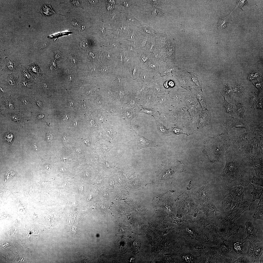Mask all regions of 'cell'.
Returning a JSON list of instances; mask_svg holds the SVG:
<instances>
[{
    "instance_id": "1",
    "label": "cell",
    "mask_w": 263,
    "mask_h": 263,
    "mask_svg": "<svg viewBox=\"0 0 263 263\" xmlns=\"http://www.w3.org/2000/svg\"><path fill=\"white\" fill-rule=\"evenodd\" d=\"M225 155L226 163L216 183L221 188L229 190L237 186H247L254 176L253 169L247 159L238 150L229 147Z\"/></svg>"
},
{
    "instance_id": "2",
    "label": "cell",
    "mask_w": 263,
    "mask_h": 263,
    "mask_svg": "<svg viewBox=\"0 0 263 263\" xmlns=\"http://www.w3.org/2000/svg\"><path fill=\"white\" fill-rule=\"evenodd\" d=\"M58 16L59 18V26L62 30L66 29L72 32H83L86 28L85 14L82 8H74Z\"/></svg>"
},
{
    "instance_id": "3",
    "label": "cell",
    "mask_w": 263,
    "mask_h": 263,
    "mask_svg": "<svg viewBox=\"0 0 263 263\" xmlns=\"http://www.w3.org/2000/svg\"><path fill=\"white\" fill-rule=\"evenodd\" d=\"M228 136L224 134L208 138L204 142V150L211 164L221 161L230 147Z\"/></svg>"
},
{
    "instance_id": "4",
    "label": "cell",
    "mask_w": 263,
    "mask_h": 263,
    "mask_svg": "<svg viewBox=\"0 0 263 263\" xmlns=\"http://www.w3.org/2000/svg\"><path fill=\"white\" fill-rule=\"evenodd\" d=\"M162 178L166 179H175L184 171L185 166L180 161L167 159L162 163Z\"/></svg>"
},
{
    "instance_id": "5",
    "label": "cell",
    "mask_w": 263,
    "mask_h": 263,
    "mask_svg": "<svg viewBox=\"0 0 263 263\" xmlns=\"http://www.w3.org/2000/svg\"><path fill=\"white\" fill-rule=\"evenodd\" d=\"M229 193L226 195L222 201L225 210H230L243 200L244 191L242 186H237L229 189Z\"/></svg>"
},
{
    "instance_id": "6",
    "label": "cell",
    "mask_w": 263,
    "mask_h": 263,
    "mask_svg": "<svg viewBox=\"0 0 263 263\" xmlns=\"http://www.w3.org/2000/svg\"><path fill=\"white\" fill-rule=\"evenodd\" d=\"M0 60V69L1 71L0 73L17 72L21 71L22 66L21 59L7 58Z\"/></svg>"
},
{
    "instance_id": "7",
    "label": "cell",
    "mask_w": 263,
    "mask_h": 263,
    "mask_svg": "<svg viewBox=\"0 0 263 263\" xmlns=\"http://www.w3.org/2000/svg\"><path fill=\"white\" fill-rule=\"evenodd\" d=\"M246 229L245 232L247 234L246 237L242 240L240 242L243 244L244 243H249V244L252 245L256 244L257 242H260L258 239L257 234L258 231V229L254 227L251 221L245 223Z\"/></svg>"
},
{
    "instance_id": "8",
    "label": "cell",
    "mask_w": 263,
    "mask_h": 263,
    "mask_svg": "<svg viewBox=\"0 0 263 263\" xmlns=\"http://www.w3.org/2000/svg\"><path fill=\"white\" fill-rule=\"evenodd\" d=\"M252 203L243 200V201L235 205L228 217V219L234 222L245 211L250 210Z\"/></svg>"
},
{
    "instance_id": "9",
    "label": "cell",
    "mask_w": 263,
    "mask_h": 263,
    "mask_svg": "<svg viewBox=\"0 0 263 263\" xmlns=\"http://www.w3.org/2000/svg\"><path fill=\"white\" fill-rule=\"evenodd\" d=\"M59 10L66 12L74 8H83L82 0H59Z\"/></svg>"
},
{
    "instance_id": "10",
    "label": "cell",
    "mask_w": 263,
    "mask_h": 263,
    "mask_svg": "<svg viewBox=\"0 0 263 263\" xmlns=\"http://www.w3.org/2000/svg\"><path fill=\"white\" fill-rule=\"evenodd\" d=\"M102 109L105 111L109 116H121V107L118 101L107 103Z\"/></svg>"
},
{
    "instance_id": "11",
    "label": "cell",
    "mask_w": 263,
    "mask_h": 263,
    "mask_svg": "<svg viewBox=\"0 0 263 263\" xmlns=\"http://www.w3.org/2000/svg\"><path fill=\"white\" fill-rule=\"evenodd\" d=\"M233 117L227 120L224 124L227 131H229L234 127L238 128H244L247 131L249 129L247 125Z\"/></svg>"
},
{
    "instance_id": "12",
    "label": "cell",
    "mask_w": 263,
    "mask_h": 263,
    "mask_svg": "<svg viewBox=\"0 0 263 263\" xmlns=\"http://www.w3.org/2000/svg\"><path fill=\"white\" fill-rule=\"evenodd\" d=\"M137 148L138 150L147 147H157L158 143L149 140L138 135V136Z\"/></svg>"
},
{
    "instance_id": "13",
    "label": "cell",
    "mask_w": 263,
    "mask_h": 263,
    "mask_svg": "<svg viewBox=\"0 0 263 263\" xmlns=\"http://www.w3.org/2000/svg\"><path fill=\"white\" fill-rule=\"evenodd\" d=\"M263 252V246H256V244H249L248 249L246 253L250 257L255 259L259 258Z\"/></svg>"
},
{
    "instance_id": "14",
    "label": "cell",
    "mask_w": 263,
    "mask_h": 263,
    "mask_svg": "<svg viewBox=\"0 0 263 263\" xmlns=\"http://www.w3.org/2000/svg\"><path fill=\"white\" fill-rule=\"evenodd\" d=\"M160 62L150 58L143 68L154 74H159Z\"/></svg>"
},
{
    "instance_id": "15",
    "label": "cell",
    "mask_w": 263,
    "mask_h": 263,
    "mask_svg": "<svg viewBox=\"0 0 263 263\" xmlns=\"http://www.w3.org/2000/svg\"><path fill=\"white\" fill-rule=\"evenodd\" d=\"M250 184L254 187L253 191L251 193L253 196V201H254L256 199H260L263 197V187L260 186H255L251 183Z\"/></svg>"
},
{
    "instance_id": "16",
    "label": "cell",
    "mask_w": 263,
    "mask_h": 263,
    "mask_svg": "<svg viewBox=\"0 0 263 263\" xmlns=\"http://www.w3.org/2000/svg\"><path fill=\"white\" fill-rule=\"evenodd\" d=\"M140 75L142 82L148 83L151 82L155 75L149 72L146 69L142 68Z\"/></svg>"
},
{
    "instance_id": "17",
    "label": "cell",
    "mask_w": 263,
    "mask_h": 263,
    "mask_svg": "<svg viewBox=\"0 0 263 263\" xmlns=\"http://www.w3.org/2000/svg\"><path fill=\"white\" fill-rule=\"evenodd\" d=\"M40 12L44 17L50 16L53 14H56L52 8L50 4H43Z\"/></svg>"
},
{
    "instance_id": "18",
    "label": "cell",
    "mask_w": 263,
    "mask_h": 263,
    "mask_svg": "<svg viewBox=\"0 0 263 263\" xmlns=\"http://www.w3.org/2000/svg\"><path fill=\"white\" fill-rule=\"evenodd\" d=\"M258 206L253 217L254 219H263V197L260 199Z\"/></svg>"
},
{
    "instance_id": "19",
    "label": "cell",
    "mask_w": 263,
    "mask_h": 263,
    "mask_svg": "<svg viewBox=\"0 0 263 263\" xmlns=\"http://www.w3.org/2000/svg\"><path fill=\"white\" fill-rule=\"evenodd\" d=\"M235 102L236 106L235 112L239 117L242 118L246 108L244 105L239 101L235 100Z\"/></svg>"
},
{
    "instance_id": "20",
    "label": "cell",
    "mask_w": 263,
    "mask_h": 263,
    "mask_svg": "<svg viewBox=\"0 0 263 263\" xmlns=\"http://www.w3.org/2000/svg\"><path fill=\"white\" fill-rule=\"evenodd\" d=\"M232 88L235 95L238 98H241L245 90L242 84H237Z\"/></svg>"
},
{
    "instance_id": "21",
    "label": "cell",
    "mask_w": 263,
    "mask_h": 263,
    "mask_svg": "<svg viewBox=\"0 0 263 263\" xmlns=\"http://www.w3.org/2000/svg\"><path fill=\"white\" fill-rule=\"evenodd\" d=\"M234 105L229 103L227 101H226L224 97V100L223 101L222 105V110L225 113L233 115L234 114L233 112Z\"/></svg>"
},
{
    "instance_id": "22",
    "label": "cell",
    "mask_w": 263,
    "mask_h": 263,
    "mask_svg": "<svg viewBox=\"0 0 263 263\" xmlns=\"http://www.w3.org/2000/svg\"><path fill=\"white\" fill-rule=\"evenodd\" d=\"M258 99L255 92L250 93L248 99L249 107L251 109L254 108V105L256 104Z\"/></svg>"
},
{
    "instance_id": "23",
    "label": "cell",
    "mask_w": 263,
    "mask_h": 263,
    "mask_svg": "<svg viewBox=\"0 0 263 263\" xmlns=\"http://www.w3.org/2000/svg\"><path fill=\"white\" fill-rule=\"evenodd\" d=\"M28 67H30V68H29L30 69L32 72L34 73L36 75H41V73L39 69L38 68V66L36 64H32L30 65V66H29Z\"/></svg>"
},
{
    "instance_id": "24",
    "label": "cell",
    "mask_w": 263,
    "mask_h": 263,
    "mask_svg": "<svg viewBox=\"0 0 263 263\" xmlns=\"http://www.w3.org/2000/svg\"><path fill=\"white\" fill-rule=\"evenodd\" d=\"M263 179L261 178H258L254 176L251 183L255 184L257 185L263 187Z\"/></svg>"
},
{
    "instance_id": "25",
    "label": "cell",
    "mask_w": 263,
    "mask_h": 263,
    "mask_svg": "<svg viewBox=\"0 0 263 263\" xmlns=\"http://www.w3.org/2000/svg\"><path fill=\"white\" fill-rule=\"evenodd\" d=\"M222 93L223 95L230 96L231 95V90L228 85H225L223 87Z\"/></svg>"
},
{
    "instance_id": "26",
    "label": "cell",
    "mask_w": 263,
    "mask_h": 263,
    "mask_svg": "<svg viewBox=\"0 0 263 263\" xmlns=\"http://www.w3.org/2000/svg\"><path fill=\"white\" fill-rule=\"evenodd\" d=\"M237 1V2L235 8L233 11L230 13V14H231L237 8H240L244 12V10L242 9V7L243 5L246 3L247 1L246 0H238Z\"/></svg>"
},
{
    "instance_id": "27",
    "label": "cell",
    "mask_w": 263,
    "mask_h": 263,
    "mask_svg": "<svg viewBox=\"0 0 263 263\" xmlns=\"http://www.w3.org/2000/svg\"><path fill=\"white\" fill-rule=\"evenodd\" d=\"M243 243L241 242H236L234 244L235 251L238 253H241L242 250Z\"/></svg>"
},
{
    "instance_id": "28",
    "label": "cell",
    "mask_w": 263,
    "mask_h": 263,
    "mask_svg": "<svg viewBox=\"0 0 263 263\" xmlns=\"http://www.w3.org/2000/svg\"><path fill=\"white\" fill-rule=\"evenodd\" d=\"M227 20V19L225 18H220L218 24V27L225 28L226 26L225 23H226Z\"/></svg>"
},
{
    "instance_id": "29",
    "label": "cell",
    "mask_w": 263,
    "mask_h": 263,
    "mask_svg": "<svg viewBox=\"0 0 263 263\" xmlns=\"http://www.w3.org/2000/svg\"><path fill=\"white\" fill-rule=\"evenodd\" d=\"M158 128L160 132H161L162 134L165 135H166L168 133V130L163 126L161 124H158Z\"/></svg>"
},
{
    "instance_id": "30",
    "label": "cell",
    "mask_w": 263,
    "mask_h": 263,
    "mask_svg": "<svg viewBox=\"0 0 263 263\" xmlns=\"http://www.w3.org/2000/svg\"><path fill=\"white\" fill-rule=\"evenodd\" d=\"M256 104V106L254 109H259L263 111V100H260L259 98Z\"/></svg>"
},
{
    "instance_id": "31",
    "label": "cell",
    "mask_w": 263,
    "mask_h": 263,
    "mask_svg": "<svg viewBox=\"0 0 263 263\" xmlns=\"http://www.w3.org/2000/svg\"><path fill=\"white\" fill-rule=\"evenodd\" d=\"M45 138L47 141L50 143L52 141L53 139V136L51 134L47 133L46 134Z\"/></svg>"
},
{
    "instance_id": "32",
    "label": "cell",
    "mask_w": 263,
    "mask_h": 263,
    "mask_svg": "<svg viewBox=\"0 0 263 263\" xmlns=\"http://www.w3.org/2000/svg\"><path fill=\"white\" fill-rule=\"evenodd\" d=\"M142 111L148 114H151L152 113V112L150 110L147 109H143Z\"/></svg>"
},
{
    "instance_id": "33",
    "label": "cell",
    "mask_w": 263,
    "mask_h": 263,
    "mask_svg": "<svg viewBox=\"0 0 263 263\" xmlns=\"http://www.w3.org/2000/svg\"><path fill=\"white\" fill-rule=\"evenodd\" d=\"M84 142H85V143H86V144H87V145H89V140H84Z\"/></svg>"
},
{
    "instance_id": "34",
    "label": "cell",
    "mask_w": 263,
    "mask_h": 263,
    "mask_svg": "<svg viewBox=\"0 0 263 263\" xmlns=\"http://www.w3.org/2000/svg\"><path fill=\"white\" fill-rule=\"evenodd\" d=\"M260 263H263V257H262L261 259L260 260Z\"/></svg>"
}]
</instances>
